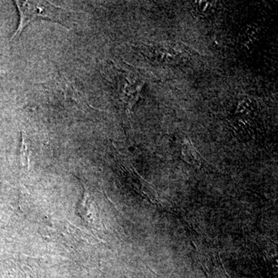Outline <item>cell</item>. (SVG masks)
Wrapping results in <instances>:
<instances>
[{
  "label": "cell",
  "mask_w": 278,
  "mask_h": 278,
  "mask_svg": "<svg viewBox=\"0 0 278 278\" xmlns=\"http://www.w3.org/2000/svg\"><path fill=\"white\" fill-rule=\"evenodd\" d=\"M20 161L22 165L29 166V155H28L27 146L25 141L24 134H22V144L20 148Z\"/></svg>",
  "instance_id": "cell-2"
},
{
  "label": "cell",
  "mask_w": 278,
  "mask_h": 278,
  "mask_svg": "<svg viewBox=\"0 0 278 278\" xmlns=\"http://www.w3.org/2000/svg\"><path fill=\"white\" fill-rule=\"evenodd\" d=\"M19 13V25L17 29L13 33L10 41L19 37L26 26L38 19H47L60 23L63 26L64 24V9L55 6L54 4L46 1H15Z\"/></svg>",
  "instance_id": "cell-1"
}]
</instances>
